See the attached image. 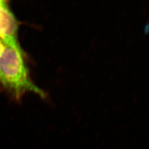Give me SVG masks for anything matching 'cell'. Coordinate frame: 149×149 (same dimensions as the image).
Instances as JSON below:
<instances>
[{
    "mask_svg": "<svg viewBox=\"0 0 149 149\" xmlns=\"http://www.w3.org/2000/svg\"><path fill=\"white\" fill-rule=\"evenodd\" d=\"M23 56V51L4 44L0 55V82L17 100L27 92L46 99L45 92L31 80Z\"/></svg>",
    "mask_w": 149,
    "mask_h": 149,
    "instance_id": "cell-1",
    "label": "cell"
},
{
    "mask_svg": "<svg viewBox=\"0 0 149 149\" xmlns=\"http://www.w3.org/2000/svg\"><path fill=\"white\" fill-rule=\"evenodd\" d=\"M18 23L5 1L0 3V39L4 44L22 50L17 38Z\"/></svg>",
    "mask_w": 149,
    "mask_h": 149,
    "instance_id": "cell-2",
    "label": "cell"
},
{
    "mask_svg": "<svg viewBox=\"0 0 149 149\" xmlns=\"http://www.w3.org/2000/svg\"><path fill=\"white\" fill-rule=\"evenodd\" d=\"M4 47V43L3 42V41L0 39V55L1 54V52L3 51Z\"/></svg>",
    "mask_w": 149,
    "mask_h": 149,
    "instance_id": "cell-4",
    "label": "cell"
},
{
    "mask_svg": "<svg viewBox=\"0 0 149 149\" xmlns=\"http://www.w3.org/2000/svg\"><path fill=\"white\" fill-rule=\"evenodd\" d=\"M1 1H2V0H0V3H1Z\"/></svg>",
    "mask_w": 149,
    "mask_h": 149,
    "instance_id": "cell-5",
    "label": "cell"
},
{
    "mask_svg": "<svg viewBox=\"0 0 149 149\" xmlns=\"http://www.w3.org/2000/svg\"><path fill=\"white\" fill-rule=\"evenodd\" d=\"M144 33L145 34L149 33V23H147L144 27Z\"/></svg>",
    "mask_w": 149,
    "mask_h": 149,
    "instance_id": "cell-3",
    "label": "cell"
}]
</instances>
